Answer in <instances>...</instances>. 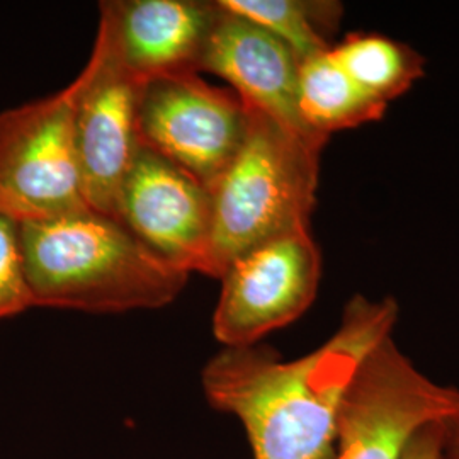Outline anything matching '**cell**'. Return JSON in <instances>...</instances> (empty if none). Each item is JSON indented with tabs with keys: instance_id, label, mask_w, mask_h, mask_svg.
Returning <instances> with one entry per match:
<instances>
[{
	"instance_id": "6",
	"label": "cell",
	"mask_w": 459,
	"mask_h": 459,
	"mask_svg": "<svg viewBox=\"0 0 459 459\" xmlns=\"http://www.w3.org/2000/svg\"><path fill=\"white\" fill-rule=\"evenodd\" d=\"M322 278V254L310 229L293 230L230 261L213 315L225 347L259 344L312 307Z\"/></svg>"
},
{
	"instance_id": "8",
	"label": "cell",
	"mask_w": 459,
	"mask_h": 459,
	"mask_svg": "<svg viewBox=\"0 0 459 459\" xmlns=\"http://www.w3.org/2000/svg\"><path fill=\"white\" fill-rule=\"evenodd\" d=\"M74 85V132L91 210L115 216L116 201L136 150L143 82L123 65L100 28Z\"/></svg>"
},
{
	"instance_id": "10",
	"label": "cell",
	"mask_w": 459,
	"mask_h": 459,
	"mask_svg": "<svg viewBox=\"0 0 459 459\" xmlns=\"http://www.w3.org/2000/svg\"><path fill=\"white\" fill-rule=\"evenodd\" d=\"M201 70L225 79L247 106L261 109L308 140L327 145V136L312 132L299 116V60L295 53L274 34L230 11L220 0Z\"/></svg>"
},
{
	"instance_id": "14",
	"label": "cell",
	"mask_w": 459,
	"mask_h": 459,
	"mask_svg": "<svg viewBox=\"0 0 459 459\" xmlns=\"http://www.w3.org/2000/svg\"><path fill=\"white\" fill-rule=\"evenodd\" d=\"M274 34L299 62L332 49L344 7L332 0H220Z\"/></svg>"
},
{
	"instance_id": "7",
	"label": "cell",
	"mask_w": 459,
	"mask_h": 459,
	"mask_svg": "<svg viewBox=\"0 0 459 459\" xmlns=\"http://www.w3.org/2000/svg\"><path fill=\"white\" fill-rule=\"evenodd\" d=\"M247 106L225 87L197 74L143 82L138 102L140 142L212 189L242 147Z\"/></svg>"
},
{
	"instance_id": "5",
	"label": "cell",
	"mask_w": 459,
	"mask_h": 459,
	"mask_svg": "<svg viewBox=\"0 0 459 459\" xmlns=\"http://www.w3.org/2000/svg\"><path fill=\"white\" fill-rule=\"evenodd\" d=\"M0 210L19 221L91 210L74 132V85L0 113Z\"/></svg>"
},
{
	"instance_id": "17",
	"label": "cell",
	"mask_w": 459,
	"mask_h": 459,
	"mask_svg": "<svg viewBox=\"0 0 459 459\" xmlns=\"http://www.w3.org/2000/svg\"><path fill=\"white\" fill-rule=\"evenodd\" d=\"M439 459H459V417L444 426V441Z\"/></svg>"
},
{
	"instance_id": "15",
	"label": "cell",
	"mask_w": 459,
	"mask_h": 459,
	"mask_svg": "<svg viewBox=\"0 0 459 459\" xmlns=\"http://www.w3.org/2000/svg\"><path fill=\"white\" fill-rule=\"evenodd\" d=\"M33 307L21 244V221L0 210V320Z\"/></svg>"
},
{
	"instance_id": "3",
	"label": "cell",
	"mask_w": 459,
	"mask_h": 459,
	"mask_svg": "<svg viewBox=\"0 0 459 459\" xmlns=\"http://www.w3.org/2000/svg\"><path fill=\"white\" fill-rule=\"evenodd\" d=\"M324 148L247 106L242 147L210 189L213 230L206 276L220 279L248 248L310 229Z\"/></svg>"
},
{
	"instance_id": "1",
	"label": "cell",
	"mask_w": 459,
	"mask_h": 459,
	"mask_svg": "<svg viewBox=\"0 0 459 459\" xmlns=\"http://www.w3.org/2000/svg\"><path fill=\"white\" fill-rule=\"evenodd\" d=\"M396 320L392 296H352L333 335L310 354L284 361L271 347H225L204 366L203 390L242 422L254 459H335L345 390Z\"/></svg>"
},
{
	"instance_id": "11",
	"label": "cell",
	"mask_w": 459,
	"mask_h": 459,
	"mask_svg": "<svg viewBox=\"0 0 459 459\" xmlns=\"http://www.w3.org/2000/svg\"><path fill=\"white\" fill-rule=\"evenodd\" d=\"M99 28L116 55L142 82L201 72V58L218 14V2H102Z\"/></svg>"
},
{
	"instance_id": "2",
	"label": "cell",
	"mask_w": 459,
	"mask_h": 459,
	"mask_svg": "<svg viewBox=\"0 0 459 459\" xmlns=\"http://www.w3.org/2000/svg\"><path fill=\"white\" fill-rule=\"evenodd\" d=\"M21 244L34 307L153 310L172 303L189 278L116 216L94 210L21 221Z\"/></svg>"
},
{
	"instance_id": "9",
	"label": "cell",
	"mask_w": 459,
	"mask_h": 459,
	"mask_svg": "<svg viewBox=\"0 0 459 459\" xmlns=\"http://www.w3.org/2000/svg\"><path fill=\"white\" fill-rule=\"evenodd\" d=\"M115 216L167 263L187 274H208L212 191L142 142L121 184Z\"/></svg>"
},
{
	"instance_id": "4",
	"label": "cell",
	"mask_w": 459,
	"mask_h": 459,
	"mask_svg": "<svg viewBox=\"0 0 459 459\" xmlns=\"http://www.w3.org/2000/svg\"><path fill=\"white\" fill-rule=\"evenodd\" d=\"M459 417V390L426 377L385 337L362 359L345 390L335 459H403L429 426Z\"/></svg>"
},
{
	"instance_id": "12",
	"label": "cell",
	"mask_w": 459,
	"mask_h": 459,
	"mask_svg": "<svg viewBox=\"0 0 459 459\" xmlns=\"http://www.w3.org/2000/svg\"><path fill=\"white\" fill-rule=\"evenodd\" d=\"M385 104L368 96L330 51L299 62L298 109L305 125L322 136L354 130L381 119Z\"/></svg>"
},
{
	"instance_id": "13",
	"label": "cell",
	"mask_w": 459,
	"mask_h": 459,
	"mask_svg": "<svg viewBox=\"0 0 459 459\" xmlns=\"http://www.w3.org/2000/svg\"><path fill=\"white\" fill-rule=\"evenodd\" d=\"M362 91L388 106L424 75L426 60L415 49L377 33H351L330 49Z\"/></svg>"
},
{
	"instance_id": "16",
	"label": "cell",
	"mask_w": 459,
	"mask_h": 459,
	"mask_svg": "<svg viewBox=\"0 0 459 459\" xmlns=\"http://www.w3.org/2000/svg\"><path fill=\"white\" fill-rule=\"evenodd\" d=\"M444 426L446 424H434L422 429L411 439L403 459H439L443 449Z\"/></svg>"
}]
</instances>
